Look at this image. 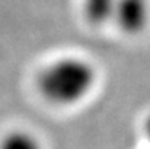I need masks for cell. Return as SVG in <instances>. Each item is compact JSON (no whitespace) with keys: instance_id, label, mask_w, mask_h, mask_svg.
I'll use <instances>...</instances> for the list:
<instances>
[{"instance_id":"obj_3","label":"cell","mask_w":150,"mask_h":149,"mask_svg":"<svg viewBox=\"0 0 150 149\" xmlns=\"http://www.w3.org/2000/svg\"><path fill=\"white\" fill-rule=\"evenodd\" d=\"M0 149H42V145L34 133L15 129L0 138Z\"/></svg>"},{"instance_id":"obj_1","label":"cell","mask_w":150,"mask_h":149,"mask_svg":"<svg viewBox=\"0 0 150 149\" xmlns=\"http://www.w3.org/2000/svg\"><path fill=\"white\" fill-rule=\"evenodd\" d=\"M96 69L77 56H63L45 64L37 78L40 94L48 102L70 107L82 102L96 85Z\"/></svg>"},{"instance_id":"obj_5","label":"cell","mask_w":150,"mask_h":149,"mask_svg":"<svg viewBox=\"0 0 150 149\" xmlns=\"http://www.w3.org/2000/svg\"><path fill=\"white\" fill-rule=\"evenodd\" d=\"M144 133H146V138L149 139V142H150V114L147 115V118L144 121Z\"/></svg>"},{"instance_id":"obj_2","label":"cell","mask_w":150,"mask_h":149,"mask_svg":"<svg viewBox=\"0 0 150 149\" xmlns=\"http://www.w3.org/2000/svg\"><path fill=\"white\" fill-rule=\"evenodd\" d=\"M149 16V0H117L112 19L125 34L137 35L146 28Z\"/></svg>"},{"instance_id":"obj_4","label":"cell","mask_w":150,"mask_h":149,"mask_svg":"<svg viewBox=\"0 0 150 149\" xmlns=\"http://www.w3.org/2000/svg\"><path fill=\"white\" fill-rule=\"evenodd\" d=\"M117 0H83V12L89 22L102 25L112 19Z\"/></svg>"}]
</instances>
